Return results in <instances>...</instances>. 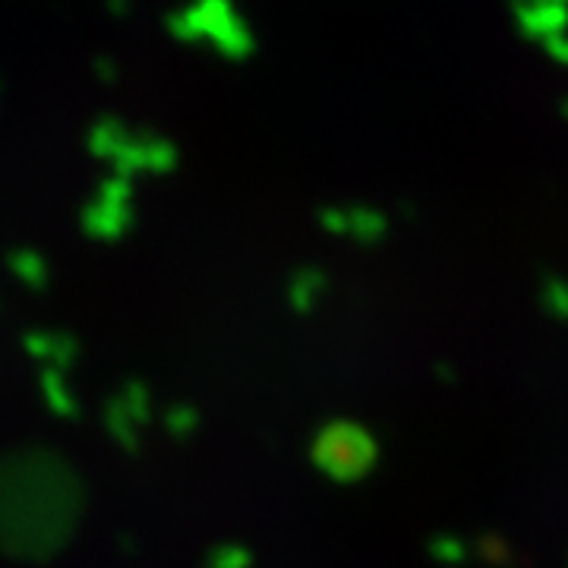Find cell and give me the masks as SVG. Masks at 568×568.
Here are the masks:
<instances>
[{"label": "cell", "mask_w": 568, "mask_h": 568, "mask_svg": "<svg viewBox=\"0 0 568 568\" xmlns=\"http://www.w3.org/2000/svg\"><path fill=\"white\" fill-rule=\"evenodd\" d=\"M470 549L489 562V566H506L508 562V540L506 537H499V534H484V537H477Z\"/></svg>", "instance_id": "4"}, {"label": "cell", "mask_w": 568, "mask_h": 568, "mask_svg": "<svg viewBox=\"0 0 568 568\" xmlns=\"http://www.w3.org/2000/svg\"><path fill=\"white\" fill-rule=\"evenodd\" d=\"M537 297H540V306H544V313H547L549 320L568 323V278L547 275Z\"/></svg>", "instance_id": "3"}, {"label": "cell", "mask_w": 568, "mask_h": 568, "mask_svg": "<svg viewBox=\"0 0 568 568\" xmlns=\"http://www.w3.org/2000/svg\"><path fill=\"white\" fill-rule=\"evenodd\" d=\"M433 373H436V379H443L446 386H452V383L458 379V369L448 364V361H439V364L433 366Z\"/></svg>", "instance_id": "5"}, {"label": "cell", "mask_w": 568, "mask_h": 568, "mask_svg": "<svg viewBox=\"0 0 568 568\" xmlns=\"http://www.w3.org/2000/svg\"><path fill=\"white\" fill-rule=\"evenodd\" d=\"M426 552H429L433 562L455 568L465 566L474 549H470V544H467L465 537H458V534H433V537L426 540Z\"/></svg>", "instance_id": "2"}, {"label": "cell", "mask_w": 568, "mask_h": 568, "mask_svg": "<svg viewBox=\"0 0 568 568\" xmlns=\"http://www.w3.org/2000/svg\"><path fill=\"white\" fill-rule=\"evenodd\" d=\"M313 455H316V465L323 467L328 477H335L342 484H354L376 467L379 443L366 426L335 420L320 433Z\"/></svg>", "instance_id": "1"}]
</instances>
